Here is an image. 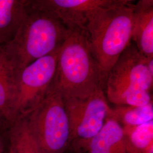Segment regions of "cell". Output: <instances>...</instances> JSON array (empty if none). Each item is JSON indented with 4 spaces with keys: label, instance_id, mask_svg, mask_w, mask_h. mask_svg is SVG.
<instances>
[{
    "label": "cell",
    "instance_id": "ac0fdd59",
    "mask_svg": "<svg viewBox=\"0 0 153 153\" xmlns=\"http://www.w3.org/2000/svg\"><path fill=\"white\" fill-rule=\"evenodd\" d=\"M6 136V134L5 136L0 137V153H3L4 151V149H5V142H4V138Z\"/></svg>",
    "mask_w": 153,
    "mask_h": 153
},
{
    "label": "cell",
    "instance_id": "7a4b0ae2",
    "mask_svg": "<svg viewBox=\"0 0 153 153\" xmlns=\"http://www.w3.org/2000/svg\"><path fill=\"white\" fill-rule=\"evenodd\" d=\"M27 13L14 38L0 52L14 76L33 61L59 49L70 33L49 12L28 5Z\"/></svg>",
    "mask_w": 153,
    "mask_h": 153
},
{
    "label": "cell",
    "instance_id": "5b68a950",
    "mask_svg": "<svg viewBox=\"0 0 153 153\" xmlns=\"http://www.w3.org/2000/svg\"><path fill=\"white\" fill-rule=\"evenodd\" d=\"M70 127L69 148L87 153L88 146L106 120L110 107L103 88L85 98L63 99Z\"/></svg>",
    "mask_w": 153,
    "mask_h": 153
},
{
    "label": "cell",
    "instance_id": "e0dca14e",
    "mask_svg": "<svg viewBox=\"0 0 153 153\" xmlns=\"http://www.w3.org/2000/svg\"><path fill=\"white\" fill-rule=\"evenodd\" d=\"M9 125L7 123H0V137L5 136L6 134Z\"/></svg>",
    "mask_w": 153,
    "mask_h": 153
},
{
    "label": "cell",
    "instance_id": "6da1fadb",
    "mask_svg": "<svg viewBox=\"0 0 153 153\" xmlns=\"http://www.w3.org/2000/svg\"><path fill=\"white\" fill-rule=\"evenodd\" d=\"M107 79L91 53L86 30L71 31L59 51L52 86L63 99L85 98L104 90Z\"/></svg>",
    "mask_w": 153,
    "mask_h": 153
},
{
    "label": "cell",
    "instance_id": "7c38bea8",
    "mask_svg": "<svg viewBox=\"0 0 153 153\" xmlns=\"http://www.w3.org/2000/svg\"><path fill=\"white\" fill-rule=\"evenodd\" d=\"M6 137L9 153H40L28 123L26 115L19 116L9 124Z\"/></svg>",
    "mask_w": 153,
    "mask_h": 153
},
{
    "label": "cell",
    "instance_id": "ba28073f",
    "mask_svg": "<svg viewBox=\"0 0 153 153\" xmlns=\"http://www.w3.org/2000/svg\"><path fill=\"white\" fill-rule=\"evenodd\" d=\"M148 59L131 43L110 70L105 85L129 84L151 92L153 76L148 69Z\"/></svg>",
    "mask_w": 153,
    "mask_h": 153
},
{
    "label": "cell",
    "instance_id": "d6986e66",
    "mask_svg": "<svg viewBox=\"0 0 153 153\" xmlns=\"http://www.w3.org/2000/svg\"><path fill=\"white\" fill-rule=\"evenodd\" d=\"M64 153H81V152H76V151H75V150H72L71 149H70V148H68L66 150L65 152H64Z\"/></svg>",
    "mask_w": 153,
    "mask_h": 153
},
{
    "label": "cell",
    "instance_id": "52a82bcc",
    "mask_svg": "<svg viewBox=\"0 0 153 153\" xmlns=\"http://www.w3.org/2000/svg\"><path fill=\"white\" fill-rule=\"evenodd\" d=\"M119 0H27L30 7L49 12L66 28L85 30L88 14L101 7L116 4Z\"/></svg>",
    "mask_w": 153,
    "mask_h": 153
},
{
    "label": "cell",
    "instance_id": "ffe728a7",
    "mask_svg": "<svg viewBox=\"0 0 153 153\" xmlns=\"http://www.w3.org/2000/svg\"><path fill=\"white\" fill-rule=\"evenodd\" d=\"M147 153H153V146L149 149Z\"/></svg>",
    "mask_w": 153,
    "mask_h": 153
},
{
    "label": "cell",
    "instance_id": "3957f363",
    "mask_svg": "<svg viewBox=\"0 0 153 153\" xmlns=\"http://www.w3.org/2000/svg\"><path fill=\"white\" fill-rule=\"evenodd\" d=\"M133 2L119 0L115 5L99 8L88 16L85 30L90 49L107 77L131 43Z\"/></svg>",
    "mask_w": 153,
    "mask_h": 153
},
{
    "label": "cell",
    "instance_id": "8992f818",
    "mask_svg": "<svg viewBox=\"0 0 153 153\" xmlns=\"http://www.w3.org/2000/svg\"><path fill=\"white\" fill-rule=\"evenodd\" d=\"M60 48L33 61L14 76L15 118L30 114L47 96L55 77Z\"/></svg>",
    "mask_w": 153,
    "mask_h": 153
},
{
    "label": "cell",
    "instance_id": "4fadbf2b",
    "mask_svg": "<svg viewBox=\"0 0 153 153\" xmlns=\"http://www.w3.org/2000/svg\"><path fill=\"white\" fill-rule=\"evenodd\" d=\"M104 93L109 102L116 105L142 106L152 102L150 91L129 84L105 85Z\"/></svg>",
    "mask_w": 153,
    "mask_h": 153
},
{
    "label": "cell",
    "instance_id": "9a60e30c",
    "mask_svg": "<svg viewBox=\"0 0 153 153\" xmlns=\"http://www.w3.org/2000/svg\"><path fill=\"white\" fill-rule=\"evenodd\" d=\"M107 117L114 119L122 126L141 125L153 120V102L142 106L116 105L110 108Z\"/></svg>",
    "mask_w": 153,
    "mask_h": 153
},
{
    "label": "cell",
    "instance_id": "44dd1931",
    "mask_svg": "<svg viewBox=\"0 0 153 153\" xmlns=\"http://www.w3.org/2000/svg\"><path fill=\"white\" fill-rule=\"evenodd\" d=\"M0 123H7V124H9V123H6L5 121H4V120H2V119H0Z\"/></svg>",
    "mask_w": 153,
    "mask_h": 153
},
{
    "label": "cell",
    "instance_id": "2e32d148",
    "mask_svg": "<svg viewBox=\"0 0 153 153\" xmlns=\"http://www.w3.org/2000/svg\"><path fill=\"white\" fill-rule=\"evenodd\" d=\"M123 128L128 153H147L153 146V120Z\"/></svg>",
    "mask_w": 153,
    "mask_h": 153
},
{
    "label": "cell",
    "instance_id": "8fae6325",
    "mask_svg": "<svg viewBox=\"0 0 153 153\" xmlns=\"http://www.w3.org/2000/svg\"><path fill=\"white\" fill-rule=\"evenodd\" d=\"M26 13V0H0V46L14 38Z\"/></svg>",
    "mask_w": 153,
    "mask_h": 153
},
{
    "label": "cell",
    "instance_id": "30bf717a",
    "mask_svg": "<svg viewBox=\"0 0 153 153\" xmlns=\"http://www.w3.org/2000/svg\"><path fill=\"white\" fill-rule=\"evenodd\" d=\"M87 153H128L123 126L107 117L101 129L89 143Z\"/></svg>",
    "mask_w": 153,
    "mask_h": 153
},
{
    "label": "cell",
    "instance_id": "277c9868",
    "mask_svg": "<svg viewBox=\"0 0 153 153\" xmlns=\"http://www.w3.org/2000/svg\"><path fill=\"white\" fill-rule=\"evenodd\" d=\"M26 116L40 153H64L69 148L70 127L64 100L52 85L42 102Z\"/></svg>",
    "mask_w": 153,
    "mask_h": 153
},
{
    "label": "cell",
    "instance_id": "9c48e42d",
    "mask_svg": "<svg viewBox=\"0 0 153 153\" xmlns=\"http://www.w3.org/2000/svg\"><path fill=\"white\" fill-rule=\"evenodd\" d=\"M131 40L142 55L153 58V0L134 3Z\"/></svg>",
    "mask_w": 153,
    "mask_h": 153
},
{
    "label": "cell",
    "instance_id": "5bb4252c",
    "mask_svg": "<svg viewBox=\"0 0 153 153\" xmlns=\"http://www.w3.org/2000/svg\"><path fill=\"white\" fill-rule=\"evenodd\" d=\"M0 119L9 124L15 119L14 75L1 52Z\"/></svg>",
    "mask_w": 153,
    "mask_h": 153
}]
</instances>
